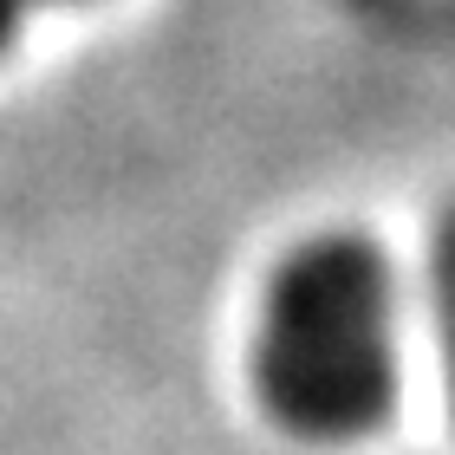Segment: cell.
Masks as SVG:
<instances>
[{
    "instance_id": "1",
    "label": "cell",
    "mask_w": 455,
    "mask_h": 455,
    "mask_svg": "<svg viewBox=\"0 0 455 455\" xmlns=\"http://www.w3.org/2000/svg\"><path fill=\"white\" fill-rule=\"evenodd\" d=\"M254 384L293 436L345 443L390 417L397 299L371 241L319 235L274 274L254 339Z\"/></svg>"
},
{
    "instance_id": "2",
    "label": "cell",
    "mask_w": 455,
    "mask_h": 455,
    "mask_svg": "<svg viewBox=\"0 0 455 455\" xmlns=\"http://www.w3.org/2000/svg\"><path fill=\"white\" fill-rule=\"evenodd\" d=\"M429 286H436V339H443V378H449V403H455V221L436 241V267H429Z\"/></svg>"
},
{
    "instance_id": "3",
    "label": "cell",
    "mask_w": 455,
    "mask_h": 455,
    "mask_svg": "<svg viewBox=\"0 0 455 455\" xmlns=\"http://www.w3.org/2000/svg\"><path fill=\"white\" fill-rule=\"evenodd\" d=\"M20 13H27V0H0V46H13V33H20Z\"/></svg>"
}]
</instances>
